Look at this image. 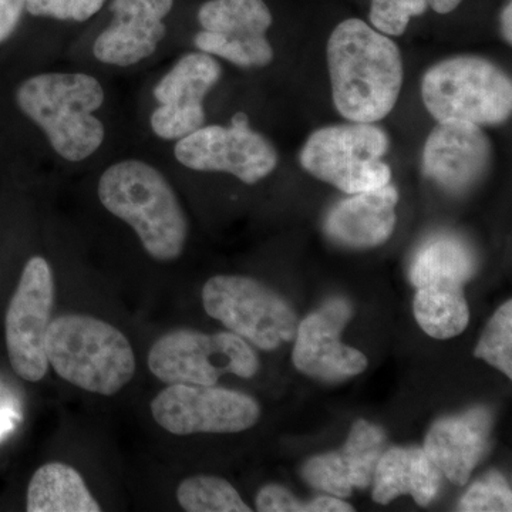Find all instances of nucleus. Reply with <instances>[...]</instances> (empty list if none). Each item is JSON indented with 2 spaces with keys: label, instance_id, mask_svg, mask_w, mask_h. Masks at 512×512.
I'll return each instance as SVG.
<instances>
[{
  "label": "nucleus",
  "instance_id": "nucleus-5",
  "mask_svg": "<svg viewBox=\"0 0 512 512\" xmlns=\"http://www.w3.org/2000/svg\"><path fill=\"white\" fill-rule=\"evenodd\" d=\"M421 97L437 121L495 126L511 117L512 83L497 64L478 56H457L424 74Z\"/></svg>",
  "mask_w": 512,
  "mask_h": 512
},
{
  "label": "nucleus",
  "instance_id": "nucleus-28",
  "mask_svg": "<svg viewBox=\"0 0 512 512\" xmlns=\"http://www.w3.org/2000/svg\"><path fill=\"white\" fill-rule=\"evenodd\" d=\"M427 6V0H372L370 23L383 35L400 36L410 19L424 15Z\"/></svg>",
  "mask_w": 512,
  "mask_h": 512
},
{
  "label": "nucleus",
  "instance_id": "nucleus-11",
  "mask_svg": "<svg viewBox=\"0 0 512 512\" xmlns=\"http://www.w3.org/2000/svg\"><path fill=\"white\" fill-rule=\"evenodd\" d=\"M158 426L175 436L239 433L254 427L261 409L254 397L197 384H168L151 402Z\"/></svg>",
  "mask_w": 512,
  "mask_h": 512
},
{
  "label": "nucleus",
  "instance_id": "nucleus-21",
  "mask_svg": "<svg viewBox=\"0 0 512 512\" xmlns=\"http://www.w3.org/2000/svg\"><path fill=\"white\" fill-rule=\"evenodd\" d=\"M477 269L470 244L453 234H436L420 245L410 265L414 288L429 285L464 286Z\"/></svg>",
  "mask_w": 512,
  "mask_h": 512
},
{
  "label": "nucleus",
  "instance_id": "nucleus-6",
  "mask_svg": "<svg viewBox=\"0 0 512 512\" xmlns=\"http://www.w3.org/2000/svg\"><path fill=\"white\" fill-rule=\"evenodd\" d=\"M389 147V136L375 123L336 124L308 138L301 165L323 183L357 194L390 183L392 170L383 161Z\"/></svg>",
  "mask_w": 512,
  "mask_h": 512
},
{
  "label": "nucleus",
  "instance_id": "nucleus-4",
  "mask_svg": "<svg viewBox=\"0 0 512 512\" xmlns=\"http://www.w3.org/2000/svg\"><path fill=\"white\" fill-rule=\"evenodd\" d=\"M47 362L73 386L113 396L136 375V355L116 326L89 315L69 313L50 322Z\"/></svg>",
  "mask_w": 512,
  "mask_h": 512
},
{
  "label": "nucleus",
  "instance_id": "nucleus-27",
  "mask_svg": "<svg viewBox=\"0 0 512 512\" xmlns=\"http://www.w3.org/2000/svg\"><path fill=\"white\" fill-rule=\"evenodd\" d=\"M512 510L511 488L500 473H490L468 488L458 504V511L487 512Z\"/></svg>",
  "mask_w": 512,
  "mask_h": 512
},
{
  "label": "nucleus",
  "instance_id": "nucleus-8",
  "mask_svg": "<svg viewBox=\"0 0 512 512\" xmlns=\"http://www.w3.org/2000/svg\"><path fill=\"white\" fill-rule=\"evenodd\" d=\"M202 305L211 318L262 350L291 342L298 330V318L289 303L248 276H212L202 289Z\"/></svg>",
  "mask_w": 512,
  "mask_h": 512
},
{
  "label": "nucleus",
  "instance_id": "nucleus-13",
  "mask_svg": "<svg viewBox=\"0 0 512 512\" xmlns=\"http://www.w3.org/2000/svg\"><path fill=\"white\" fill-rule=\"evenodd\" d=\"M221 76L214 56L200 50L181 56L154 87L158 106L150 117L153 133L161 140L178 141L204 126L205 97Z\"/></svg>",
  "mask_w": 512,
  "mask_h": 512
},
{
  "label": "nucleus",
  "instance_id": "nucleus-1",
  "mask_svg": "<svg viewBox=\"0 0 512 512\" xmlns=\"http://www.w3.org/2000/svg\"><path fill=\"white\" fill-rule=\"evenodd\" d=\"M333 103L353 123L389 116L403 86L399 46L360 19L343 20L328 42Z\"/></svg>",
  "mask_w": 512,
  "mask_h": 512
},
{
  "label": "nucleus",
  "instance_id": "nucleus-22",
  "mask_svg": "<svg viewBox=\"0 0 512 512\" xmlns=\"http://www.w3.org/2000/svg\"><path fill=\"white\" fill-rule=\"evenodd\" d=\"M28 512H100L83 477L64 463H47L33 474L26 495Z\"/></svg>",
  "mask_w": 512,
  "mask_h": 512
},
{
  "label": "nucleus",
  "instance_id": "nucleus-18",
  "mask_svg": "<svg viewBox=\"0 0 512 512\" xmlns=\"http://www.w3.org/2000/svg\"><path fill=\"white\" fill-rule=\"evenodd\" d=\"M397 202L399 192L390 183L350 194L330 210L325 221L326 235L343 247H379L396 228Z\"/></svg>",
  "mask_w": 512,
  "mask_h": 512
},
{
  "label": "nucleus",
  "instance_id": "nucleus-17",
  "mask_svg": "<svg viewBox=\"0 0 512 512\" xmlns=\"http://www.w3.org/2000/svg\"><path fill=\"white\" fill-rule=\"evenodd\" d=\"M383 430L366 420H357L345 446L339 451L313 457L303 466L302 477L316 490L338 498L349 497L353 488L373 483L377 463L384 453Z\"/></svg>",
  "mask_w": 512,
  "mask_h": 512
},
{
  "label": "nucleus",
  "instance_id": "nucleus-3",
  "mask_svg": "<svg viewBox=\"0 0 512 512\" xmlns=\"http://www.w3.org/2000/svg\"><path fill=\"white\" fill-rule=\"evenodd\" d=\"M101 205L136 232L141 245L158 262L183 255L187 215L177 192L158 168L127 158L104 170L97 187Z\"/></svg>",
  "mask_w": 512,
  "mask_h": 512
},
{
  "label": "nucleus",
  "instance_id": "nucleus-24",
  "mask_svg": "<svg viewBox=\"0 0 512 512\" xmlns=\"http://www.w3.org/2000/svg\"><path fill=\"white\" fill-rule=\"evenodd\" d=\"M178 504L188 512H251L227 480L214 476L187 478L177 488Z\"/></svg>",
  "mask_w": 512,
  "mask_h": 512
},
{
  "label": "nucleus",
  "instance_id": "nucleus-14",
  "mask_svg": "<svg viewBox=\"0 0 512 512\" xmlns=\"http://www.w3.org/2000/svg\"><path fill=\"white\" fill-rule=\"evenodd\" d=\"M350 315L348 302L332 299L299 323L292 353L299 372L320 380L348 379L365 372L367 357L340 342Z\"/></svg>",
  "mask_w": 512,
  "mask_h": 512
},
{
  "label": "nucleus",
  "instance_id": "nucleus-20",
  "mask_svg": "<svg viewBox=\"0 0 512 512\" xmlns=\"http://www.w3.org/2000/svg\"><path fill=\"white\" fill-rule=\"evenodd\" d=\"M441 471L420 447H393L384 451L373 477V500L389 504L400 495H412L427 507L439 494Z\"/></svg>",
  "mask_w": 512,
  "mask_h": 512
},
{
  "label": "nucleus",
  "instance_id": "nucleus-31",
  "mask_svg": "<svg viewBox=\"0 0 512 512\" xmlns=\"http://www.w3.org/2000/svg\"><path fill=\"white\" fill-rule=\"evenodd\" d=\"M463 0H427V5L440 15H447L453 12Z\"/></svg>",
  "mask_w": 512,
  "mask_h": 512
},
{
  "label": "nucleus",
  "instance_id": "nucleus-7",
  "mask_svg": "<svg viewBox=\"0 0 512 512\" xmlns=\"http://www.w3.org/2000/svg\"><path fill=\"white\" fill-rule=\"evenodd\" d=\"M148 369L167 384L215 386L224 375L251 379L258 373L259 359L247 340L235 333L178 329L151 346Z\"/></svg>",
  "mask_w": 512,
  "mask_h": 512
},
{
  "label": "nucleus",
  "instance_id": "nucleus-19",
  "mask_svg": "<svg viewBox=\"0 0 512 512\" xmlns=\"http://www.w3.org/2000/svg\"><path fill=\"white\" fill-rule=\"evenodd\" d=\"M491 416L483 407L433 424L423 450L456 485L467 484L490 440Z\"/></svg>",
  "mask_w": 512,
  "mask_h": 512
},
{
  "label": "nucleus",
  "instance_id": "nucleus-15",
  "mask_svg": "<svg viewBox=\"0 0 512 512\" xmlns=\"http://www.w3.org/2000/svg\"><path fill=\"white\" fill-rule=\"evenodd\" d=\"M493 157L483 128L467 121H437L423 151V173L441 190L463 194L484 177Z\"/></svg>",
  "mask_w": 512,
  "mask_h": 512
},
{
  "label": "nucleus",
  "instance_id": "nucleus-23",
  "mask_svg": "<svg viewBox=\"0 0 512 512\" xmlns=\"http://www.w3.org/2000/svg\"><path fill=\"white\" fill-rule=\"evenodd\" d=\"M414 318L434 339H451L463 333L470 322L463 286L429 285L417 289Z\"/></svg>",
  "mask_w": 512,
  "mask_h": 512
},
{
  "label": "nucleus",
  "instance_id": "nucleus-10",
  "mask_svg": "<svg viewBox=\"0 0 512 512\" xmlns=\"http://www.w3.org/2000/svg\"><path fill=\"white\" fill-rule=\"evenodd\" d=\"M178 163L194 171L227 173L254 185L278 165V153L268 138L249 126L245 113H237L228 126H202L174 147Z\"/></svg>",
  "mask_w": 512,
  "mask_h": 512
},
{
  "label": "nucleus",
  "instance_id": "nucleus-29",
  "mask_svg": "<svg viewBox=\"0 0 512 512\" xmlns=\"http://www.w3.org/2000/svg\"><path fill=\"white\" fill-rule=\"evenodd\" d=\"M106 0H26V12L35 18L86 22L100 12Z\"/></svg>",
  "mask_w": 512,
  "mask_h": 512
},
{
  "label": "nucleus",
  "instance_id": "nucleus-32",
  "mask_svg": "<svg viewBox=\"0 0 512 512\" xmlns=\"http://www.w3.org/2000/svg\"><path fill=\"white\" fill-rule=\"evenodd\" d=\"M501 30H503L504 39L508 43L512 42V3L508 2V5L503 9L501 13Z\"/></svg>",
  "mask_w": 512,
  "mask_h": 512
},
{
  "label": "nucleus",
  "instance_id": "nucleus-12",
  "mask_svg": "<svg viewBox=\"0 0 512 512\" xmlns=\"http://www.w3.org/2000/svg\"><path fill=\"white\" fill-rule=\"evenodd\" d=\"M198 22L194 45L200 52L245 69L274 60L266 37L272 15L264 0H210L198 10Z\"/></svg>",
  "mask_w": 512,
  "mask_h": 512
},
{
  "label": "nucleus",
  "instance_id": "nucleus-9",
  "mask_svg": "<svg viewBox=\"0 0 512 512\" xmlns=\"http://www.w3.org/2000/svg\"><path fill=\"white\" fill-rule=\"evenodd\" d=\"M55 293L52 266L43 256H32L23 268L5 318L10 366L26 382H40L49 370L46 335Z\"/></svg>",
  "mask_w": 512,
  "mask_h": 512
},
{
  "label": "nucleus",
  "instance_id": "nucleus-26",
  "mask_svg": "<svg viewBox=\"0 0 512 512\" xmlns=\"http://www.w3.org/2000/svg\"><path fill=\"white\" fill-rule=\"evenodd\" d=\"M256 510L261 512H352V505L338 497H318L301 503L295 495L278 484L265 485L256 495Z\"/></svg>",
  "mask_w": 512,
  "mask_h": 512
},
{
  "label": "nucleus",
  "instance_id": "nucleus-30",
  "mask_svg": "<svg viewBox=\"0 0 512 512\" xmlns=\"http://www.w3.org/2000/svg\"><path fill=\"white\" fill-rule=\"evenodd\" d=\"M25 10L26 0H0V45L16 32Z\"/></svg>",
  "mask_w": 512,
  "mask_h": 512
},
{
  "label": "nucleus",
  "instance_id": "nucleus-25",
  "mask_svg": "<svg viewBox=\"0 0 512 512\" xmlns=\"http://www.w3.org/2000/svg\"><path fill=\"white\" fill-rule=\"evenodd\" d=\"M474 355L512 377V302L500 306L488 322Z\"/></svg>",
  "mask_w": 512,
  "mask_h": 512
},
{
  "label": "nucleus",
  "instance_id": "nucleus-16",
  "mask_svg": "<svg viewBox=\"0 0 512 512\" xmlns=\"http://www.w3.org/2000/svg\"><path fill=\"white\" fill-rule=\"evenodd\" d=\"M174 0H113V20L97 36L93 55L100 63L131 67L157 52L167 28L164 20Z\"/></svg>",
  "mask_w": 512,
  "mask_h": 512
},
{
  "label": "nucleus",
  "instance_id": "nucleus-2",
  "mask_svg": "<svg viewBox=\"0 0 512 512\" xmlns=\"http://www.w3.org/2000/svg\"><path fill=\"white\" fill-rule=\"evenodd\" d=\"M15 100L64 161L83 163L103 146L106 127L96 111L106 92L96 77L80 72L35 74L19 84Z\"/></svg>",
  "mask_w": 512,
  "mask_h": 512
}]
</instances>
